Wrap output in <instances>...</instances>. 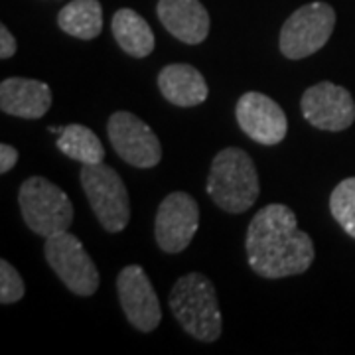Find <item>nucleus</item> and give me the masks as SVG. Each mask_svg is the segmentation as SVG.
Wrapping results in <instances>:
<instances>
[{
	"label": "nucleus",
	"instance_id": "f257e3e1",
	"mask_svg": "<svg viewBox=\"0 0 355 355\" xmlns=\"http://www.w3.org/2000/svg\"><path fill=\"white\" fill-rule=\"evenodd\" d=\"M249 266L263 279H284L306 272L314 263L312 237L298 229L284 203H268L251 219L245 239Z\"/></svg>",
	"mask_w": 355,
	"mask_h": 355
},
{
	"label": "nucleus",
	"instance_id": "f03ea898",
	"mask_svg": "<svg viewBox=\"0 0 355 355\" xmlns=\"http://www.w3.org/2000/svg\"><path fill=\"white\" fill-rule=\"evenodd\" d=\"M168 304L178 324L198 342H216L223 331L221 310L214 282L202 272H190L176 280Z\"/></svg>",
	"mask_w": 355,
	"mask_h": 355
},
{
	"label": "nucleus",
	"instance_id": "7ed1b4c3",
	"mask_svg": "<svg viewBox=\"0 0 355 355\" xmlns=\"http://www.w3.org/2000/svg\"><path fill=\"white\" fill-rule=\"evenodd\" d=\"M207 193L227 214L247 211L261 193L253 158L235 146L217 153L207 176Z\"/></svg>",
	"mask_w": 355,
	"mask_h": 355
},
{
	"label": "nucleus",
	"instance_id": "20e7f679",
	"mask_svg": "<svg viewBox=\"0 0 355 355\" xmlns=\"http://www.w3.org/2000/svg\"><path fill=\"white\" fill-rule=\"evenodd\" d=\"M18 205L26 225L40 237L48 239L71 227L73 203L67 193L48 178H28L20 186Z\"/></svg>",
	"mask_w": 355,
	"mask_h": 355
},
{
	"label": "nucleus",
	"instance_id": "39448f33",
	"mask_svg": "<svg viewBox=\"0 0 355 355\" xmlns=\"http://www.w3.org/2000/svg\"><path fill=\"white\" fill-rule=\"evenodd\" d=\"M81 186L97 221L107 233H121L130 221V200L123 178L111 166L83 164Z\"/></svg>",
	"mask_w": 355,
	"mask_h": 355
},
{
	"label": "nucleus",
	"instance_id": "423d86ee",
	"mask_svg": "<svg viewBox=\"0 0 355 355\" xmlns=\"http://www.w3.org/2000/svg\"><path fill=\"white\" fill-rule=\"evenodd\" d=\"M336 28V10L326 2L300 6L280 28V53L288 60H304L320 51Z\"/></svg>",
	"mask_w": 355,
	"mask_h": 355
},
{
	"label": "nucleus",
	"instance_id": "0eeeda50",
	"mask_svg": "<svg viewBox=\"0 0 355 355\" xmlns=\"http://www.w3.org/2000/svg\"><path fill=\"white\" fill-rule=\"evenodd\" d=\"M44 254L51 270L77 296H93L99 288V270L83 243L69 231L55 233L44 243Z\"/></svg>",
	"mask_w": 355,
	"mask_h": 355
},
{
	"label": "nucleus",
	"instance_id": "6e6552de",
	"mask_svg": "<svg viewBox=\"0 0 355 355\" xmlns=\"http://www.w3.org/2000/svg\"><path fill=\"white\" fill-rule=\"evenodd\" d=\"M107 135L114 153L135 168H154L162 160V144L154 130L137 114L116 111L107 121Z\"/></svg>",
	"mask_w": 355,
	"mask_h": 355
},
{
	"label": "nucleus",
	"instance_id": "1a4fd4ad",
	"mask_svg": "<svg viewBox=\"0 0 355 355\" xmlns=\"http://www.w3.org/2000/svg\"><path fill=\"white\" fill-rule=\"evenodd\" d=\"M200 227V205L186 191H172L158 205L154 219V237L168 254L188 249Z\"/></svg>",
	"mask_w": 355,
	"mask_h": 355
},
{
	"label": "nucleus",
	"instance_id": "9d476101",
	"mask_svg": "<svg viewBox=\"0 0 355 355\" xmlns=\"http://www.w3.org/2000/svg\"><path fill=\"white\" fill-rule=\"evenodd\" d=\"M302 114L312 127L340 132L354 125L355 101L352 93L331 81H320L302 95Z\"/></svg>",
	"mask_w": 355,
	"mask_h": 355
},
{
	"label": "nucleus",
	"instance_id": "9b49d317",
	"mask_svg": "<svg viewBox=\"0 0 355 355\" xmlns=\"http://www.w3.org/2000/svg\"><path fill=\"white\" fill-rule=\"evenodd\" d=\"M116 292L123 312L139 331H154L162 320V308L153 282L140 265L125 266L116 277Z\"/></svg>",
	"mask_w": 355,
	"mask_h": 355
},
{
	"label": "nucleus",
	"instance_id": "f8f14e48",
	"mask_svg": "<svg viewBox=\"0 0 355 355\" xmlns=\"http://www.w3.org/2000/svg\"><path fill=\"white\" fill-rule=\"evenodd\" d=\"M235 116L243 132L265 146L279 144L288 132V119L282 107L259 91L241 95L235 107Z\"/></svg>",
	"mask_w": 355,
	"mask_h": 355
},
{
	"label": "nucleus",
	"instance_id": "ddd939ff",
	"mask_svg": "<svg viewBox=\"0 0 355 355\" xmlns=\"http://www.w3.org/2000/svg\"><path fill=\"white\" fill-rule=\"evenodd\" d=\"M156 14L166 30L188 46H198L209 34V14L200 0H158Z\"/></svg>",
	"mask_w": 355,
	"mask_h": 355
},
{
	"label": "nucleus",
	"instance_id": "4468645a",
	"mask_svg": "<svg viewBox=\"0 0 355 355\" xmlns=\"http://www.w3.org/2000/svg\"><path fill=\"white\" fill-rule=\"evenodd\" d=\"M51 107V89L48 83L26 77H8L0 83L2 113L20 119H42Z\"/></svg>",
	"mask_w": 355,
	"mask_h": 355
},
{
	"label": "nucleus",
	"instance_id": "2eb2a0df",
	"mask_svg": "<svg viewBox=\"0 0 355 355\" xmlns=\"http://www.w3.org/2000/svg\"><path fill=\"white\" fill-rule=\"evenodd\" d=\"M158 89L176 107H198L209 95L203 76L190 64L166 65L158 73Z\"/></svg>",
	"mask_w": 355,
	"mask_h": 355
},
{
	"label": "nucleus",
	"instance_id": "dca6fc26",
	"mask_svg": "<svg viewBox=\"0 0 355 355\" xmlns=\"http://www.w3.org/2000/svg\"><path fill=\"white\" fill-rule=\"evenodd\" d=\"M111 28H113V36L119 48L128 55L142 60L154 51L153 28L139 12H135L130 8L116 10Z\"/></svg>",
	"mask_w": 355,
	"mask_h": 355
},
{
	"label": "nucleus",
	"instance_id": "f3484780",
	"mask_svg": "<svg viewBox=\"0 0 355 355\" xmlns=\"http://www.w3.org/2000/svg\"><path fill=\"white\" fill-rule=\"evenodd\" d=\"M58 26L79 40H93L103 30V8L99 0H71L58 14Z\"/></svg>",
	"mask_w": 355,
	"mask_h": 355
},
{
	"label": "nucleus",
	"instance_id": "a211bd4d",
	"mask_svg": "<svg viewBox=\"0 0 355 355\" xmlns=\"http://www.w3.org/2000/svg\"><path fill=\"white\" fill-rule=\"evenodd\" d=\"M58 148L71 160L81 164H101L105 160V148L99 137L83 125H67L60 132Z\"/></svg>",
	"mask_w": 355,
	"mask_h": 355
},
{
	"label": "nucleus",
	"instance_id": "6ab92c4d",
	"mask_svg": "<svg viewBox=\"0 0 355 355\" xmlns=\"http://www.w3.org/2000/svg\"><path fill=\"white\" fill-rule=\"evenodd\" d=\"M330 211L343 231L355 239V178H345L334 188Z\"/></svg>",
	"mask_w": 355,
	"mask_h": 355
},
{
	"label": "nucleus",
	"instance_id": "aec40b11",
	"mask_svg": "<svg viewBox=\"0 0 355 355\" xmlns=\"http://www.w3.org/2000/svg\"><path fill=\"white\" fill-rule=\"evenodd\" d=\"M24 280L6 259L0 261V302L14 304L24 298Z\"/></svg>",
	"mask_w": 355,
	"mask_h": 355
},
{
	"label": "nucleus",
	"instance_id": "412c9836",
	"mask_svg": "<svg viewBox=\"0 0 355 355\" xmlns=\"http://www.w3.org/2000/svg\"><path fill=\"white\" fill-rule=\"evenodd\" d=\"M16 50H18L16 38L12 36V32L2 24L0 26V58L8 60V58H12L14 53H16Z\"/></svg>",
	"mask_w": 355,
	"mask_h": 355
},
{
	"label": "nucleus",
	"instance_id": "4be33fe9",
	"mask_svg": "<svg viewBox=\"0 0 355 355\" xmlns=\"http://www.w3.org/2000/svg\"><path fill=\"white\" fill-rule=\"evenodd\" d=\"M16 162H18V150L14 146H10V144L2 142L0 144V174L10 172L16 166Z\"/></svg>",
	"mask_w": 355,
	"mask_h": 355
}]
</instances>
